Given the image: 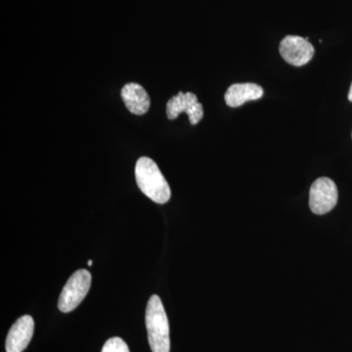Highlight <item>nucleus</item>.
<instances>
[{"label": "nucleus", "mask_w": 352, "mask_h": 352, "mask_svg": "<svg viewBox=\"0 0 352 352\" xmlns=\"http://www.w3.org/2000/svg\"><path fill=\"white\" fill-rule=\"evenodd\" d=\"M120 95L127 110L134 115H144L149 111L151 104L149 95L138 83H127L122 88Z\"/></svg>", "instance_id": "obj_8"}, {"label": "nucleus", "mask_w": 352, "mask_h": 352, "mask_svg": "<svg viewBox=\"0 0 352 352\" xmlns=\"http://www.w3.org/2000/svg\"><path fill=\"white\" fill-rule=\"evenodd\" d=\"M182 113H186L188 115L190 122L193 126L203 119V105L198 101L195 94L192 92L183 94L180 91L168 100L166 104V116L168 119H177L178 116Z\"/></svg>", "instance_id": "obj_6"}, {"label": "nucleus", "mask_w": 352, "mask_h": 352, "mask_svg": "<svg viewBox=\"0 0 352 352\" xmlns=\"http://www.w3.org/2000/svg\"><path fill=\"white\" fill-rule=\"evenodd\" d=\"M92 263H92V261H87V264H88V265H89V266H91V265H92Z\"/></svg>", "instance_id": "obj_12"}, {"label": "nucleus", "mask_w": 352, "mask_h": 352, "mask_svg": "<svg viewBox=\"0 0 352 352\" xmlns=\"http://www.w3.org/2000/svg\"><path fill=\"white\" fill-rule=\"evenodd\" d=\"M101 352H131L124 340L113 337L109 339L104 344Z\"/></svg>", "instance_id": "obj_10"}, {"label": "nucleus", "mask_w": 352, "mask_h": 352, "mask_svg": "<svg viewBox=\"0 0 352 352\" xmlns=\"http://www.w3.org/2000/svg\"><path fill=\"white\" fill-rule=\"evenodd\" d=\"M146 328L152 352H170V325L159 296L153 295L146 308Z\"/></svg>", "instance_id": "obj_2"}, {"label": "nucleus", "mask_w": 352, "mask_h": 352, "mask_svg": "<svg viewBox=\"0 0 352 352\" xmlns=\"http://www.w3.org/2000/svg\"><path fill=\"white\" fill-rule=\"evenodd\" d=\"M91 286L89 271L80 270L69 277L58 300V308L64 314L73 311L85 300Z\"/></svg>", "instance_id": "obj_3"}, {"label": "nucleus", "mask_w": 352, "mask_h": 352, "mask_svg": "<svg viewBox=\"0 0 352 352\" xmlns=\"http://www.w3.org/2000/svg\"><path fill=\"white\" fill-rule=\"evenodd\" d=\"M263 87L256 83H235L227 89L226 102L231 108H237L248 101L258 100L263 96Z\"/></svg>", "instance_id": "obj_9"}, {"label": "nucleus", "mask_w": 352, "mask_h": 352, "mask_svg": "<svg viewBox=\"0 0 352 352\" xmlns=\"http://www.w3.org/2000/svg\"><path fill=\"white\" fill-rule=\"evenodd\" d=\"M349 100L352 102V83H351V89H349Z\"/></svg>", "instance_id": "obj_11"}, {"label": "nucleus", "mask_w": 352, "mask_h": 352, "mask_svg": "<svg viewBox=\"0 0 352 352\" xmlns=\"http://www.w3.org/2000/svg\"><path fill=\"white\" fill-rule=\"evenodd\" d=\"M337 185L328 177H320L315 180L310 187L309 208L315 214H328L338 203Z\"/></svg>", "instance_id": "obj_4"}, {"label": "nucleus", "mask_w": 352, "mask_h": 352, "mask_svg": "<svg viewBox=\"0 0 352 352\" xmlns=\"http://www.w3.org/2000/svg\"><path fill=\"white\" fill-rule=\"evenodd\" d=\"M135 177L139 189L155 203L166 204L170 200V185L150 157H141L136 162Z\"/></svg>", "instance_id": "obj_1"}, {"label": "nucleus", "mask_w": 352, "mask_h": 352, "mask_svg": "<svg viewBox=\"0 0 352 352\" xmlns=\"http://www.w3.org/2000/svg\"><path fill=\"white\" fill-rule=\"evenodd\" d=\"M307 38L298 36H287L282 39L279 51L287 63L302 67L311 61L315 50L314 45Z\"/></svg>", "instance_id": "obj_5"}, {"label": "nucleus", "mask_w": 352, "mask_h": 352, "mask_svg": "<svg viewBox=\"0 0 352 352\" xmlns=\"http://www.w3.org/2000/svg\"><path fill=\"white\" fill-rule=\"evenodd\" d=\"M34 321L30 315L20 317L9 330L6 352H23L29 346L34 335Z\"/></svg>", "instance_id": "obj_7"}]
</instances>
